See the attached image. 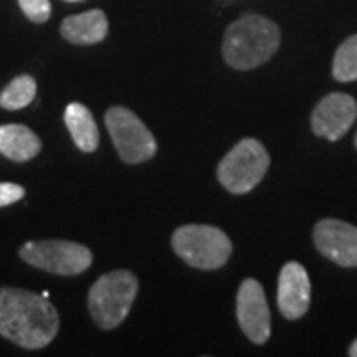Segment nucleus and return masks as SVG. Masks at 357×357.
<instances>
[{"mask_svg":"<svg viewBox=\"0 0 357 357\" xmlns=\"http://www.w3.org/2000/svg\"><path fill=\"white\" fill-rule=\"evenodd\" d=\"M139 282L129 270H114L93 282L88 294V307L102 330H114L123 324L135 302Z\"/></svg>","mask_w":357,"mask_h":357,"instance_id":"obj_3","label":"nucleus"},{"mask_svg":"<svg viewBox=\"0 0 357 357\" xmlns=\"http://www.w3.org/2000/svg\"><path fill=\"white\" fill-rule=\"evenodd\" d=\"M332 74L337 82H356L357 79V34L349 36L340 44L333 56Z\"/></svg>","mask_w":357,"mask_h":357,"instance_id":"obj_16","label":"nucleus"},{"mask_svg":"<svg viewBox=\"0 0 357 357\" xmlns=\"http://www.w3.org/2000/svg\"><path fill=\"white\" fill-rule=\"evenodd\" d=\"M22 13L28 16V20L36 22V24H44L52 14L50 0H18Z\"/></svg>","mask_w":357,"mask_h":357,"instance_id":"obj_17","label":"nucleus"},{"mask_svg":"<svg viewBox=\"0 0 357 357\" xmlns=\"http://www.w3.org/2000/svg\"><path fill=\"white\" fill-rule=\"evenodd\" d=\"M105 126L117 153L129 165L145 163L157 153L153 133L128 107H109L105 112Z\"/></svg>","mask_w":357,"mask_h":357,"instance_id":"obj_7","label":"nucleus"},{"mask_svg":"<svg viewBox=\"0 0 357 357\" xmlns=\"http://www.w3.org/2000/svg\"><path fill=\"white\" fill-rule=\"evenodd\" d=\"M349 356L357 357V340L351 344V347H349Z\"/></svg>","mask_w":357,"mask_h":357,"instance_id":"obj_19","label":"nucleus"},{"mask_svg":"<svg viewBox=\"0 0 357 357\" xmlns=\"http://www.w3.org/2000/svg\"><path fill=\"white\" fill-rule=\"evenodd\" d=\"M60 330L58 312L48 298L24 288H0V335L24 349L46 347Z\"/></svg>","mask_w":357,"mask_h":357,"instance_id":"obj_1","label":"nucleus"},{"mask_svg":"<svg viewBox=\"0 0 357 357\" xmlns=\"http://www.w3.org/2000/svg\"><path fill=\"white\" fill-rule=\"evenodd\" d=\"M357 119V102L347 93H330L312 112V131L328 141L344 137Z\"/></svg>","mask_w":357,"mask_h":357,"instance_id":"obj_10","label":"nucleus"},{"mask_svg":"<svg viewBox=\"0 0 357 357\" xmlns=\"http://www.w3.org/2000/svg\"><path fill=\"white\" fill-rule=\"evenodd\" d=\"M20 258L50 274L76 276L91 266L93 255L88 246L72 241H30L20 248Z\"/></svg>","mask_w":357,"mask_h":357,"instance_id":"obj_6","label":"nucleus"},{"mask_svg":"<svg viewBox=\"0 0 357 357\" xmlns=\"http://www.w3.org/2000/svg\"><path fill=\"white\" fill-rule=\"evenodd\" d=\"M24 187H20L16 183H0V208L18 203L20 199H24Z\"/></svg>","mask_w":357,"mask_h":357,"instance_id":"obj_18","label":"nucleus"},{"mask_svg":"<svg viewBox=\"0 0 357 357\" xmlns=\"http://www.w3.org/2000/svg\"><path fill=\"white\" fill-rule=\"evenodd\" d=\"M278 307L286 319H300L306 316L312 300V284L306 268L300 262L284 264L278 276Z\"/></svg>","mask_w":357,"mask_h":357,"instance_id":"obj_11","label":"nucleus"},{"mask_svg":"<svg viewBox=\"0 0 357 357\" xmlns=\"http://www.w3.org/2000/svg\"><path fill=\"white\" fill-rule=\"evenodd\" d=\"M356 149H357V133H356Z\"/></svg>","mask_w":357,"mask_h":357,"instance_id":"obj_21","label":"nucleus"},{"mask_svg":"<svg viewBox=\"0 0 357 357\" xmlns=\"http://www.w3.org/2000/svg\"><path fill=\"white\" fill-rule=\"evenodd\" d=\"M107 30H109L107 16L98 8L68 16L60 26L64 40H68L70 44H76V46H89V44L103 42L107 36Z\"/></svg>","mask_w":357,"mask_h":357,"instance_id":"obj_12","label":"nucleus"},{"mask_svg":"<svg viewBox=\"0 0 357 357\" xmlns=\"http://www.w3.org/2000/svg\"><path fill=\"white\" fill-rule=\"evenodd\" d=\"M173 250L189 266L217 270L229 262L232 243L225 230L211 225H185L173 232Z\"/></svg>","mask_w":357,"mask_h":357,"instance_id":"obj_4","label":"nucleus"},{"mask_svg":"<svg viewBox=\"0 0 357 357\" xmlns=\"http://www.w3.org/2000/svg\"><path fill=\"white\" fill-rule=\"evenodd\" d=\"M314 244L321 256L342 268L357 266V227L337 220L321 218L314 229Z\"/></svg>","mask_w":357,"mask_h":357,"instance_id":"obj_9","label":"nucleus"},{"mask_svg":"<svg viewBox=\"0 0 357 357\" xmlns=\"http://www.w3.org/2000/svg\"><path fill=\"white\" fill-rule=\"evenodd\" d=\"M66 128L70 131L72 139L77 145L79 151L93 153L100 145V131L93 115L84 103L74 102L66 107L64 112Z\"/></svg>","mask_w":357,"mask_h":357,"instance_id":"obj_14","label":"nucleus"},{"mask_svg":"<svg viewBox=\"0 0 357 357\" xmlns=\"http://www.w3.org/2000/svg\"><path fill=\"white\" fill-rule=\"evenodd\" d=\"M236 318L241 330L256 345L266 344L270 337V307L262 286L255 278H246L236 294Z\"/></svg>","mask_w":357,"mask_h":357,"instance_id":"obj_8","label":"nucleus"},{"mask_svg":"<svg viewBox=\"0 0 357 357\" xmlns=\"http://www.w3.org/2000/svg\"><path fill=\"white\" fill-rule=\"evenodd\" d=\"M36 98V79L32 76H18L0 91V107L6 112L24 109Z\"/></svg>","mask_w":357,"mask_h":357,"instance_id":"obj_15","label":"nucleus"},{"mask_svg":"<svg viewBox=\"0 0 357 357\" xmlns=\"http://www.w3.org/2000/svg\"><path fill=\"white\" fill-rule=\"evenodd\" d=\"M42 149L40 137L26 126L6 123L0 126V155L16 163H26L34 159Z\"/></svg>","mask_w":357,"mask_h":357,"instance_id":"obj_13","label":"nucleus"},{"mask_svg":"<svg viewBox=\"0 0 357 357\" xmlns=\"http://www.w3.org/2000/svg\"><path fill=\"white\" fill-rule=\"evenodd\" d=\"M66 2H82V0H66Z\"/></svg>","mask_w":357,"mask_h":357,"instance_id":"obj_20","label":"nucleus"},{"mask_svg":"<svg viewBox=\"0 0 357 357\" xmlns=\"http://www.w3.org/2000/svg\"><path fill=\"white\" fill-rule=\"evenodd\" d=\"M280 28L266 16L246 14L225 32L222 56L234 70H255L266 64L280 46Z\"/></svg>","mask_w":357,"mask_h":357,"instance_id":"obj_2","label":"nucleus"},{"mask_svg":"<svg viewBox=\"0 0 357 357\" xmlns=\"http://www.w3.org/2000/svg\"><path fill=\"white\" fill-rule=\"evenodd\" d=\"M270 167L266 147L256 139L238 141L217 167L218 183L232 195L250 192Z\"/></svg>","mask_w":357,"mask_h":357,"instance_id":"obj_5","label":"nucleus"}]
</instances>
